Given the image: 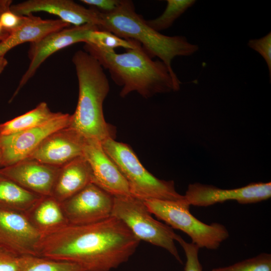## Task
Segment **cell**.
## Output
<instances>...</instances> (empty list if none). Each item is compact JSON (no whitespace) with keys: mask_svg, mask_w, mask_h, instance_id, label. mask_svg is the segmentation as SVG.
Segmentation results:
<instances>
[{"mask_svg":"<svg viewBox=\"0 0 271 271\" xmlns=\"http://www.w3.org/2000/svg\"><path fill=\"white\" fill-rule=\"evenodd\" d=\"M26 215L43 236L69 224L61 203L51 196H43Z\"/></svg>","mask_w":271,"mask_h":271,"instance_id":"19","label":"cell"},{"mask_svg":"<svg viewBox=\"0 0 271 271\" xmlns=\"http://www.w3.org/2000/svg\"><path fill=\"white\" fill-rule=\"evenodd\" d=\"M78 79L79 93L69 126L85 139L102 142L115 138V128L105 120L103 104L109 91L108 80L97 60L84 50L73 57Z\"/></svg>","mask_w":271,"mask_h":271,"instance_id":"3","label":"cell"},{"mask_svg":"<svg viewBox=\"0 0 271 271\" xmlns=\"http://www.w3.org/2000/svg\"><path fill=\"white\" fill-rule=\"evenodd\" d=\"M99 30L140 43L152 59L158 57L166 65L175 83L180 87L181 82L172 68V61L176 56L192 55L198 50V45L190 43L184 36H168L152 28L136 12L131 1L120 0L114 11L110 13L99 12Z\"/></svg>","mask_w":271,"mask_h":271,"instance_id":"4","label":"cell"},{"mask_svg":"<svg viewBox=\"0 0 271 271\" xmlns=\"http://www.w3.org/2000/svg\"><path fill=\"white\" fill-rule=\"evenodd\" d=\"M113 200L114 196L90 183L61 204L69 224L83 225L110 217Z\"/></svg>","mask_w":271,"mask_h":271,"instance_id":"8","label":"cell"},{"mask_svg":"<svg viewBox=\"0 0 271 271\" xmlns=\"http://www.w3.org/2000/svg\"><path fill=\"white\" fill-rule=\"evenodd\" d=\"M42 197L0 175V208L26 214Z\"/></svg>","mask_w":271,"mask_h":271,"instance_id":"20","label":"cell"},{"mask_svg":"<svg viewBox=\"0 0 271 271\" xmlns=\"http://www.w3.org/2000/svg\"><path fill=\"white\" fill-rule=\"evenodd\" d=\"M85 140L77 130L66 126L46 137L27 159L61 167L83 156Z\"/></svg>","mask_w":271,"mask_h":271,"instance_id":"13","label":"cell"},{"mask_svg":"<svg viewBox=\"0 0 271 271\" xmlns=\"http://www.w3.org/2000/svg\"><path fill=\"white\" fill-rule=\"evenodd\" d=\"M101 145L126 180L130 195L142 200L184 199L176 190L173 181L159 179L147 170L128 145L112 139Z\"/></svg>","mask_w":271,"mask_h":271,"instance_id":"5","label":"cell"},{"mask_svg":"<svg viewBox=\"0 0 271 271\" xmlns=\"http://www.w3.org/2000/svg\"><path fill=\"white\" fill-rule=\"evenodd\" d=\"M60 167L26 159L0 169V175L42 196H51Z\"/></svg>","mask_w":271,"mask_h":271,"instance_id":"16","label":"cell"},{"mask_svg":"<svg viewBox=\"0 0 271 271\" xmlns=\"http://www.w3.org/2000/svg\"><path fill=\"white\" fill-rule=\"evenodd\" d=\"M80 1L102 13L112 12L117 8L120 2V0H81Z\"/></svg>","mask_w":271,"mask_h":271,"instance_id":"30","label":"cell"},{"mask_svg":"<svg viewBox=\"0 0 271 271\" xmlns=\"http://www.w3.org/2000/svg\"><path fill=\"white\" fill-rule=\"evenodd\" d=\"M184 196L190 205L199 207H207L228 200H235L241 204L254 203L270 197L271 183H252L231 189L195 183L189 185Z\"/></svg>","mask_w":271,"mask_h":271,"instance_id":"12","label":"cell"},{"mask_svg":"<svg viewBox=\"0 0 271 271\" xmlns=\"http://www.w3.org/2000/svg\"><path fill=\"white\" fill-rule=\"evenodd\" d=\"M140 240L119 219L68 224L43 237L39 256L75 263L85 271H110L127 261Z\"/></svg>","mask_w":271,"mask_h":271,"instance_id":"1","label":"cell"},{"mask_svg":"<svg viewBox=\"0 0 271 271\" xmlns=\"http://www.w3.org/2000/svg\"><path fill=\"white\" fill-rule=\"evenodd\" d=\"M83 49L107 69L115 83L121 87L119 95L123 98L137 92L149 98L180 88L175 83L166 65L161 60H153L140 43L134 48L122 53L105 51L89 43H85Z\"/></svg>","mask_w":271,"mask_h":271,"instance_id":"2","label":"cell"},{"mask_svg":"<svg viewBox=\"0 0 271 271\" xmlns=\"http://www.w3.org/2000/svg\"><path fill=\"white\" fill-rule=\"evenodd\" d=\"M12 1L0 0V24L10 33L20 27L27 16H20L11 10Z\"/></svg>","mask_w":271,"mask_h":271,"instance_id":"26","label":"cell"},{"mask_svg":"<svg viewBox=\"0 0 271 271\" xmlns=\"http://www.w3.org/2000/svg\"><path fill=\"white\" fill-rule=\"evenodd\" d=\"M21 271H85L71 262L57 260L38 256H25Z\"/></svg>","mask_w":271,"mask_h":271,"instance_id":"24","label":"cell"},{"mask_svg":"<svg viewBox=\"0 0 271 271\" xmlns=\"http://www.w3.org/2000/svg\"><path fill=\"white\" fill-rule=\"evenodd\" d=\"M83 156L91 168L92 183L113 196L130 195L126 180L104 151L101 142L86 139Z\"/></svg>","mask_w":271,"mask_h":271,"instance_id":"14","label":"cell"},{"mask_svg":"<svg viewBox=\"0 0 271 271\" xmlns=\"http://www.w3.org/2000/svg\"><path fill=\"white\" fill-rule=\"evenodd\" d=\"M11 10L20 16L46 12L73 26L93 24L98 28L100 24L99 11L87 9L71 0H28L12 5Z\"/></svg>","mask_w":271,"mask_h":271,"instance_id":"15","label":"cell"},{"mask_svg":"<svg viewBox=\"0 0 271 271\" xmlns=\"http://www.w3.org/2000/svg\"><path fill=\"white\" fill-rule=\"evenodd\" d=\"M1 152L0 151V164H1Z\"/></svg>","mask_w":271,"mask_h":271,"instance_id":"33","label":"cell"},{"mask_svg":"<svg viewBox=\"0 0 271 271\" xmlns=\"http://www.w3.org/2000/svg\"><path fill=\"white\" fill-rule=\"evenodd\" d=\"M85 43H89L105 51L112 52L118 47L127 50L134 48L139 42L121 38L107 31L97 29L89 32Z\"/></svg>","mask_w":271,"mask_h":271,"instance_id":"23","label":"cell"},{"mask_svg":"<svg viewBox=\"0 0 271 271\" xmlns=\"http://www.w3.org/2000/svg\"><path fill=\"white\" fill-rule=\"evenodd\" d=\"M61 113L52 112L47 103L42 102L26 113L0 124V134H11L36 127L50 121Z\"/></svg>","mask_w":271,"mask_h":271,"instance_id":"21","label":"cell"},{"mask_svg":"<svg viewBox=\"0 0 271 271\" xmlns=\"http://www.w3.org/2000/svg\"><path fill=\"white\" fill-rule=\"evenodd\" d=\"M43 235L27 215L0 208V246L18 256H39Z\"/></svg>","mask_w":271,"mask_h":271,"instance_id":"11","label":"cell"},{"mask_svg":"<svg viewBox=\"0 0 271 271\" xmlns=\"http://www.w3.org/2000/svg\"><path fill=\"white\" fill-rule=\"evenodd\" d=\"M151 214L172 228L186 233L199 248L216 249L229 236L226 227L219 223L207 224L194 217L186 199L143 200Z\"/></svg>","mask_w":271,"mask_h":271,"instance_id":"6","label":"cell"},{"mask_svg":"<svg viewBox=\"0 0 271 271\" xmlns=\"http://www.w3.org/2000/svg\"><path fill=\"white\" fill-rule=\"evenodd\" d=\"M10 33L6 30L0 24V41H3L10 35Z\"/></svg>","mask_w":271,"mask_h":271,"instance_id":"31","label":"cell"},{"mask_svg":"<svg viewBox=\"0 0 271 271\" xmlns=\"http://www.w3.org/2000/svg\"><path fill=\"white\" fill-rule=\"evenodd\" d=\"M90 183L91 168L85 158L80 156L60 167L51 196L62 203Z\"/></svg>","mask_w":271,"mask_h":271,"instance_id":"17","label":"cell"},{"mask_svg":"<svg viewBox=\"0 0 271 271\" xmlns=\"http://www.w3.org/2000/svg\"><path fill=\"white\" fill-rule=\"evenodd\" d=\"M196 2L195 0H167L166 8L163 13L157 18L146 21L147 23L159 32L166 30Z\"/></svg>","mask_w":271,"mask_h":271,"instance_id":"22","label":"cell"},{"mask_svg":"<svg viewBox=\"0 0 271 271\" xmlns=\"http://www.w3.org/2000/svg\"><path fill=\"white\" fill-rule=\"evenodd\" d=\"M247 45L257 52L265 60L269 71V79H271V32L265 36L249 40Z\"/></svg>","mask_w":271,"mask_h":271,"instance_id":"28","label":"cell"},{"mask_svg":"<svg viewBox=\"0 0 271 271\" xmlns=\"http://www.w3.org/2000/svg\"><path fill=\"white\" fill-rule=\"evenodd\" d=\"M71 117V114L61 113L36 127L11 134H0V167L9 166L27 159L46 137L69 126Z\"/></svg>","mask_w":271,"mask_h":271,"instance_id":"10","label":"cell"},{"mask_svg":"<svg viewBox=\"0 0 271 271\" xmlns=\"http://www.w3.org/2000/svg\"><path fill=\"white\" fill-rule=\"evenodd\" d=\"M211 271H271V254L263 252L228 266L213 268Z\"/></svg>","mask_w":271,"mask_h":271,"instance_id":"25","label":"cell"},{"mask_svg":"<svg viewBox=\"0 0 271 271\" xmlns=\"http://www.w3.org/2000/svg\"><path fill=\"white\" fill-rule=\"evenodd\" d=\"M99 29L93 24L64 28L47 35L39 41L30 43L28 57L30 64L22 76L11 100L35 74L41 65L51 55L74 44L87 41L89 32Z\"/></svg>","mask_w":271,"mask_h":271,"instance_id":"9","label":"cell"},{"mask_svg":"<svg viewBox=\"0 0 271 271\" xmlns=\"http://www.w3.org/2000/svg\"><path fill=\"white\" fill-rule=\"evenodd\" d=\"M151 214L142 200L131 195L114 196L112 216L121 220L140 241L165 249L182 263L175 243L177 234Z\"/></svg>","mask_w":271,"mask_h":271,"instance_id":"7","label":"cell"},{"mask_svg":"<svg viewBox=\"0 0 271 271\" xmlns=\"http://www.w3.org/2000/svg\"><path fill=\"white\" fill-rule=\"evenodd\" d=\"M8 64V61L5 57L0 56V74L2 73Z\"/></svg>","mask_w":271,"mask_h":271,"instance_id":"32","label":"cell"},{"mask_svg":"<svg viewBox=\"0 0 271 271\" xmlns=\"http://www.w3.org/2000/svg\"><path fill=\"white\" fill-rule=\"evenodd\" d=\"M25 256H18L0 246V271H21Z\"/></svg>","mask_w":271,"mask_h":271,"instance_id":"29","label":"cell"},{"mask_svg":"<svg viewBox=\"0 0 271 271\" xmlns=\"http://www.w3.org/2000/svg\"><path fill=\"white\" fill-rule=\"evenodd\" d=\"M176 241L182 247L186 257L184 271H202L198 257L199 248L192 242H187L177 234Z\"/></svg>","mask_w":271,"mask_h":271,"instance_id":"27","label":"cell"},{"mask_svg":"<svg viewBox=\"0 0 271 271\" xmlns=\"http://www.w3.org/2000/svg\"><path fill=\"white\" fill-rule=\"evenodd\" d=\"M70 26L59 19L43 20L30 14L27 16L25 22L20 27L0 42V56L5 57L9 51L20 44L37 42L49 33Z\"/></svg>","mask_w":271,"mask_h":271,"instance_id":"18","label":"cell"}]
</instances>
